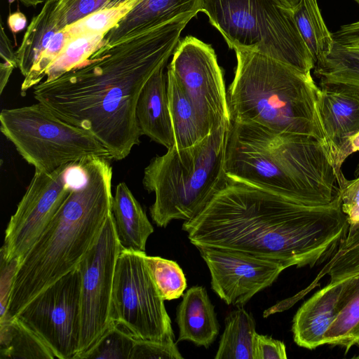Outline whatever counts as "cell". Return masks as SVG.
<instances>
[{
	"mask_svg": "<svg viewBox=\"0 0 359 359\" xmlns=\"http://www.w3.org/2000/svg\"><path fill=\"white\" fill-rule=\"evenodd\" d=\"M349 223L340 194L310 207L230 178L182 229L195 246L240 251L287 268H312L327 261L346 236Z\"/></svg>",
	"mask_w": 359,
	"mask_h": 359,
	"instance_id": "cell-1",
	"label": "cell"
},
{
	"mask_svg": "<svg viewBox=\"0 0 359 359\" xmlns=\"http://www.w3.org/2000/svg\"><path fill=\"white\" fill-rule=\"evenodd\" d=\"M180 36L149 38L132 58L93 60L41 82L35 100L60 119L93 134L112 160L127 157L140 143L135 110L141 90L176 48Z\"/></svg>",
	"mask_w": 359,
	"mask_h": 359,
	"instance_id": "cell-2",
	"label": "cell"
},
{
	"mask_svg": "<svg viewBox=\"0 0 359 359\" xmlns=\"http://www.w3.org/2000/svg\"><path fill=\"white\" fill-rule=\"evenodd\" d=\"M83 182L66 200L21 260L11 291L6 317L13 318L39 293L76 269L98 240L111 212L110 160L81 161Z\"/></svg>",
	"mask_w": 359,
	"mask_h": 359,
	"instance_id": "cell-3",
	"label": "cell"
},
{
	"mask_svg": "<svg viewBox=\"0 0 359 359\" xmlns=\"http://www.w3.org/2000/svg\"><path fill=\"white\" fill-rule=\"evenodd\" d=\"M226 175L306 206L332 203L339 194L327 148L316 140L231 122Z\"/></svg>",
	"mask_w": 359,
	"mask_h": 359,
	"instance_id": "cell-4",
	"label": "cell"
},
{
	"mask_svg": "<svg viewBox=\"0 0 359 359\" xmlns=\"http://www.w3.org/2000/svg\"><path fill=\"white\" fill-rule=\"evenodd\" d=\"M235 52L237 65L227 92L231 121L312 137L328 149L321 89L311 74L257 52Z\"/></svg>",
	"mask_w": 359,
	"mask_h": 359,
	"instance_id": "cell-5",
	"label": "cell"
},
{
	"mask_svg": "<svg viewBox=\"0 0 359 359\" xmlns=\"http://www.w3.org/2000/svg\"><path fill=\"white\" fill-rule=\"evenodd\" d=\"M230 125L221 126L191 147L168 149L144 168L142 184L155 194L150 215L158 226L194 218L224 187Z\"/></svg>",
	"mask_w": 359,
	"mask_h": 359,
	"instance_id": "cell-6",
	"label": "cell"
},
{
	"mask_svg": "<svg viewBox=\"0 0 359 359\" xmlns=\"http://www.w3.org/2000/svg\"><path fill=\"white\" fill-rule=\"evenodd\" d=\"M201 11L230 48L257 52L311 74L316 64L283 0H201Z\"/></svg>",
	"mask_w": 359,
	"mask_h": 359,
	"instance_id": "cell-7",
	"label": "cell"
},
{
	"mask_svg": "<svg viewBox=\"0 0 359 359\" xmlns=\"http://www.w3.org/2000/svg\"><path fill=\"white\" fill-rule=\"evenodd\" d=\"M0 130L35 171L49 172L93 157L112 160L93 134L60 119L40 102L2 109Z\"/></svg>",
	"mask_w": 359,
	"mask_h": 359,
	"instance_id": "cell-8",
	"label": "cell"
},
{
	"mask_svg": "<svg viewBox=\"0 0 359 359\" xmlns=\"http://www.w3.org/2000/svg\"><path fill=\"white\" fill-rule=\"evenodd\" d=\"M145 252L122 248L112 291L111 317L142 339H174L164 300L146 264Z\"/></svg>",
	"mask_w": 359,
	"mask_h": 359,
	"instance_id": "cell-9",
	"label": "cell"
},
{
	"mask_svg": "<svg viewBox=\"0 0 359 359\" xmlns=\"http://www.w3.org/2000/svg\"><path fill=\"white\" fill-rule=\"evenodd\" d=\"M81 274L77 267L34 297L15 317L55 358L75 359L81 337Z\"/></svg>",
	"mask_w": 359,
	"mask_h": 359,
	"instance_id": "cell-10",
	"label": "cell"
},
{
	"mask_svg": "<svg viewBox=\"0 0 359 359\" xmlns=\"http://www.w3.org/2000/svg\"><path fill=\"white\" fill-rule=\"evenodd\" d=\"M122 248L111 212L98 240L78 266L81 274V337L75 359L90 349L114 323L113 284Z\"/></svg>",
	"mask_w": 359,
	"mask_h": 359,
	"instance_id": "cell-11",
	"label": "cell"
},
{
	"mask_svg": "<svg viewBox=\"0 0 359 359\" xmlns=\"http://www.w3.org/2000/svg\"><path fill=\"white\" fill-rule=\"evenodd\" d=\"M168 72L214 130L231 122L223 72L210 45L192 36L179 41Z\"/></svg>",
	"mask_w": 359,
	"mask_h": 359,
	"instance_id": "cell-12",
	"label": "cell"
},
{
	"mask_svg": "<svg viewBox=\"0 0 359 359\" xmlns=\"http://www.w3.org/2000/svg\"><path fill=\"white\" fill-rule=\"evenodd\" d=\"M71 164L35 171L6 229L1 249L5 259L21 262L55 217L73 189L67 175Z\"/></svg>",
	"mask_w": 359,
	"mask_h": 359,
	"instance_id": "cell-13",
	"label": "cell"
},
{
	"mask_svg": "<svg viewBox=\"0 0 359 359\" xmlns=\"http://www.w3.org/2000/svg\"><path fill=\"white\" fill-rule=\"evenodd\" d=\"M196 247L209 269L212 289L228 305H245L287 269L280 263L240 251Z\"/></svg>",
	"mask_w": 359,
	"mask_h": 359,
	"instance_id": "cell-14",
	"label": "cell"
},
{
	"mask_svg": "<svg viewBox=\"0 0 359 359\" xmlns=\"http://www.w3.org/2000/svg\"><path fill=\"white\" fill-rule=\"evenodd\" d=\"M313 69L321 89L359 95V20L332 33L331 49Z\"/></svg>",
	"mask_w": 359,
	"mask_h": 359,
	"instance_id": "cell-15",
	"label": "cell"
},
{
	"mask_svg": "<svg viewBox=\"0 0 359 359\" xmlns=\"http://www.w3.org/2000/svg\"><path fill=\"white\" fill-rule=\"evenodd\" d=\"M342 288L343 280L328 283L299 308L292 326L299 346L313 350L325 344V334L339 311Z\"/></svg>",
	"mask_w": 359,
	"mask_h": 359,
	"instance_id": "cell-16",
	"label": "cell"
},
{
	"mask_svg": "<svg viewBox=\"0 0 359 359\" xmlns=\"http://www.w3.org/2000/svg\"><path fill=\"white\" fill-rule=\"evenodd\" d=\"M164 67L158 69L141 90L135 115L141 135L167 149L175 145V137L169 109L168 76Z\"/></svg>",
	"mask_w": 359,
	"mask_h": 359,
	"instance_id": "cell-17",
	"label": "cell"
},
{
	"mask_svg": "<svg viewBox=\"0 0 359 359\" xmlns=\"http://www.w3.org/2000/svg\"><path fill=\"white\" fill-rule=\"evenodd\" d=\"M182 296L177 309L180 331L177 341L188 340L208 348L219 330L214 305L203 286L191 287Z\"/></svg>",
	"mask_w": 359,
	"mask_h": 359,
	"instance_id": "cell-18",
	"label": "cell"
},
{
	"mask_svg": "<svg viewBox=\"0 0 359 359\" xmlns=\"http://www.w3.org/2000/svg\"><path fill=\"white\" fill-rule=\"evenodd\" d=\"M111 213L122 248L145 252L147 239L154 232V227L125 182L119 183L116 187Z\"/></svg>",
	"mask_w": 359,
	"mask_h": 359,
	"instance_id": "cell-19",
	"label": "cell"
},
{
	"mask_svg": "<svg viewBox=\"0 0 359 359\" xmlns=\"http://www.w3.org/2000/svg\"><path fill=\"white\" fill-rule=\"evenodd\" d=\"M319 109L329 152L359 132L358 95L321 89Z\"/></svg>",
	"mask_w": 359,
	"mask_h": 359,
	"instance_id": "cell-20",
	"label": "cell"
},
{
	"mask_svg": "<svg viewBox=\"0 0 359 359\" xmlns=\"http://www.w3.org/2000/svg\"><path fill=\"white\" fill-rule=\"evenodd\" d=\"M167 76L174 146L177 149L189 147L203 140L214 130L169 72H167Z\"/></svg>",
	"mask_w": 359,
	"mask_h": 359,
	"instance_id": "cell-21",
	"label": "cell"
},
{
	"mask_svg": "<svg viewBox=\"0 0 359 359\" xmlns=\"http://www.w3.org/2000/svg\"><path fill=\"white\" fill-rule=\"evenodd\" d=\"M343 280L339 311L325 336V344L339 346L346 353L359 344V273Z\"/></svg>",
	"mask_w": 359,
	"mask_h": 359,
	"instance_id": "cell-22",
	"label": "cell"
},
{
	"mask_svg": "<svg viewBox=\"0 0 359 359\" xmlns=\"http://www.w3.org/2000/svg\"><path fill=\"white\" fill-rule=\"evenodd\" d=\"M215 359H253L252 346L255 321L243 306L231 311L225 318Z\"/></svg>",
	"mask_w": 359,
	"mask_h": 359,
	"instance_id": "cell-23",
	"label": "cell"
},
{
	"mask_svg": "<svg viewBox=\"0 0 359 359\" xmlns=\"http://www.w3.org/2000/svg\"><path fill=\"white\" fill-rule=\"evenodd\" d=\"M1 355L6 358H55L47 345L16 318L0 322Z\"/></svg>",
	"mask_w": 359,
	"mask_h": 359,
	"instance_id": "cell-24",
	"label": "cell"
},
{
	"mask_svg": "<svg viewBox=\"0 0 359 359\" xmlns=\"http://www.w3.org/2000/svg\"><path fill=\"white\" fill-rule=\"evenodd\" d=\"M293 14L298 30L316 64L331 49L332 33L323 19L317 0H302Z\"/></svg>",
	"mask_w": 359,
	"mask_h": 359,
	"instance_id": "cell-25",
	"label": "cell"
},
{
	"mask_svg": "<svg viewBox=\"0 0 359 359\" xmlns=\"http://www.w3.org/2000/svg\"><path fill=\"white\" fill-rule=\"evenodd\" d=\"M136 338L122 325L114 322L100 339L76 359H130Z\"/></svg>",
	"mask_w": 359,
	"mask_h": 359,
	"instance_id": "cell-26",
	"label": "cell"
},
{
	"mask_svg": "<svg viewBox=\"0 0 359 359\" xmlns=\"http://www.w3.org/2000/svg\"><path fill=\"white\" fill-rule=\"evenodd\" d=\"M144 259L164 301L179 299L183 295L187 288V280L176 262L147 254Z\"/></svg>",
	"mask_w": 359,
	"mask_h": 359,
	"instance_id": "cell-27",
	"label": "cell"
},
{
	"mask_svg": "<svg viewBox=\"0 0 359 359\" xmlns=\"http://www.w3.org/2000/svg\"><path fill=\"white\" fill-rule=\"evenodd\" d=\"M100 37V34H82L67 43L46 69V81L53 80L83 62Z\"/></svg>",
	"mask_w": 359,
	"mask_h": 359,
	"instance_id": "cell-28",
	"label": "cell"
},
{
	"mask_svg": "<svg viewBox=\"0 0 359 359\" xmlns=\"http://www.w3.org/2000/svg\"><path fill=\"white\" fill-rule=\"evenodd\" d=\"M174 339L163 341L136 338L130 359H182Z\"/></svg>",
	"mask_w": 359,
	"mask_h": 359,
	"instance_id": "cell-29",
	"label": "cell"
},
{
	"mask_svg": "<svg viewBox=\"0 0 359 359\" xmlns=\"http://www.w3.org/2000/svg\"><path fill=\"white\" fill-rule=\"evenodd\" d=\"M121 10L109 8L95 11L79 20L68 29L69 34H99L110 27L120 15Z\"/></svg>",
	"mask_w": 359,
	"mask_h": 359,
	"instance_id": "cell-30",
	"label": "cell"
},
{
	"mask_svg": "<svg viewBox=\"0 0 359 359\" xmlns=\"http://www.w3.org/2000/svg\"><path fill=\"white\" fill-rule=\"evenodd\" d=\"M0 267V321L7 316L11 291L20 260L6 259L2 255Z\"/></svg>",
	"mask_w": 359,
	"mask_h": 359,
	"instance_id": "cell-31",
	"label": "cell"
},
{
	"mask_svg": "<svg viewBox=\"0 0 359 359\" xmlns=\"http://www.w3.org/2000/svg\"><path fill=\"white\" fill-rule=\"evenodd\" d=\"M357 151H359V132L344 139L329 152L339 189L344 187L347 180L341 170L342 165L350 155Z\"/></svg>",
	"mask_w": 359,
	"mask_h": 359,
	"instance_id": "cell-32",
	"label": "cell"
},
{
	"mask_svg": "<svg viewBox=\"0 0 359 359\" xmlns=\"http://www.w3.org/2000/svg\"><path fill=\"white\" fill-rule=\"evenodd\" d=\"M253 359H286L285 344L271 337L255 333L252 346Z\"/></svg>",
	"mask_w": 359,
	"mask_h": 359,
	"instance_id": "cell-33",
	"label": "cell"
},
{
	"mask_svg": "<svg viewBox=\"0 0 359 359\" xmlns=\"http://www.w3.org/2000/svg\"><path fill=\"white\" fill-rule=\"evenodd\" d=\"M25 24L26 20L23 16L15 15L11 16L10 19V25L15 32L22 29L25 26Z\"/></svg>",
	"mask_w": 359,
	"mask_h": 359,
	"instance_id": "cell-34",
	"label": "cell"
},
{
	"mask_svg": "<svg viewBox=\"0 0 359 359\" xmlns=\"http://www.w3.org/2000/svg\"><path fill=\"white\" fill-rule=\"evenodd\" d=\"M289 8L294 11L302 0H283Z\"/></svg>",
	"mask_w": 359,
	"mask_h": 359,
	"instance_id": "cell-35",
	"label": "cell"
},
{
	"mask_svg": "<svg viewBox=\"0 0 359 359\" xmlns=\"http://www.w3.org/2000/svg\"><path fill=\"white\" fill-rule=\"evenodd\" d=\"M358 175H359V163H358V165L356 166V168H355V173H354L355 177L358 176Z\"/></svg>",
	"mask_w": 359,
	"mask_h": 359,
	"instance_id": "cell-36",
	"label": "cell"
},
{
	"mask_svg": "<svg viewBox=\"0 0 359 359\" xmlns=\"http://www.w3.org/2000/svg\"><path fill=\"white\" fill-rule=\"evenodd\" d=\"M356 346H358V348L359 349V344ZM355 358H359V351H358V354Z\"/></svg>",
	"mask_w": 359,
	"mask_h": 359,
	"instance_id": "cell-37",
	"label": "cell"
},
{
	"mask_svg": "<svg viewBox=\"0 0 359 359\" xmlns=\"http://www.w3.org/2000/svg\"><path fill=\"white\" fill-rule=\"evenodd\" d=\"M359 5V0H354Z\"/></svg>",
	"mask_w": 359,
	"mask_h": 359,
	"instance_id": "cell-38",
	"label": "cell"
}]
</instances>
